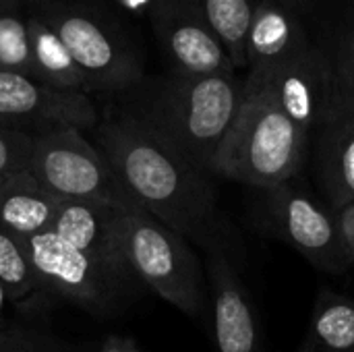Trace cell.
I'll return each instance as SVG.
<instances>
[{"label": "cell", "instance_id": "5bb4252c", "mask_svg": "<svg viewBox=\"0 0 354 352\" xmlns=\"http://www.w3.org/2000/svg\"><path fill=\"white\" fill-rule=\"evenodd\" d=\"M315 176L330 207L354 203V102L336 100L313 131Z\"/></svg>", "mask_w": 354, "mask_h": 352}, {"label": "cell", "instance_id": "603a6c76", "mask_svg": "<svg viewBox=\"0 0 354 352\" xmlns=\"http://www.w3.org/2000/svg\"><path fill=\"white\" fill-rule=\"evenodd\" d=\"M33 137L17 131L0 129V180L6 176L27 170L29 154H31Z\"/></svg>", "mask_w": 354, "mask_h": 352}, {"label": "cell", "instance_id": "8fae6325", "mask_svg": "<svg viewBox=\"0 0 354 352\" xmlns=\"http://www.w3.org/2000/svg\"><path fill=\"white\" fill-rule=\"evenodd\" d=\"M23 243L39 286L95 309L110 305L118 297L120 288L85 253L54 230L23 239Z\"/></svg>", "mask_w": 354, "mask_h": 352}, {"label": "cell", "instance_id": "6da1fadb", "mask_svg": "<svg viewBox=\"0 0 354 352\" xmlns=\"http://www.w3.org/2000/svg\"><path fill=\"white\" fill-rule=\"evenodd\" d=\"M93 133L122 191L137 205L207 255H230L228 224L209 174L118 106L100 116Z\"/></svg>", "mask_w": 354, "mask_h": 352}, {"label": "cell", "instance_id": "3957f363", "mask_svg": "<svg viewBox=\"0 0 354 352\" xmlns=\"http://www.w3.org/2000/svg\"><path fill=\"white\" fill-rule=\"evenodd\" d=\"M311 135L303 131L270 95L243 91V104L220 145L212 176L257 191L295 180L309 151Z\"/></svg>", "mask_w": 354, "mask_h": 352}, {"label": "cell", "instance_id": "cb8c5ba5", "mask_svg": "<svg viewBox=\"0 0 354 352\" xmlns=\"http://www.w3.org/2000/svg\"><path fill=\"white\" fill-rule=\"evenodd\" d=\"M330 210H332L342 247H344L351 263H354V203L340 205V207H330Z\"/></svg>", "mask_w": 354, "mask_h": 352}, {"label": "cell", "instance_id": "ffe728a7", "mask_svg": "<svg viewBox=\"0 0 354 352\" xmlns=\"http://www.w3.org/2000/svg\"><path fill=\"white\" fill-rule=\"evenodd\" d=\"M0 71L33 77L27 0H0Z\"/></svg>", "mask_w": 354, "mask_h": 352}, {"label": "cell", "instance_id": "8992f818", "mask_svg": "<svg viewBox=\"0 0 354 352\" xmlns=\"http://www.w3.org/2000/svg\"><path fill=\"white\" fill-rule=\"evenodd\" d=\"M27 170L60 201L116 207L131 201L104 154L79 129H58L33 137Z\"/></svg>", "mask_w": 354, "mask_h": 352}, {"label": "cell", "instance_id": "30bf717a", "mask_svg": "<svg viewBox=\"0 0 354 352\" xmlns=\"http://www.w3.org/2000/svg\"><path fill=\"white\" fill-rule=\"evenodd\" d=\"M245 89L270 95L309 135H313L338 100L334 73L319 44H311L305 52L259 79H245Z\"/></svg>", "mask_w": 354, "mask_h": 352}, {"label": "cell", "instance_id": "ac0fdd59", "mask_svg": "<svg viewBox=\"0 0 354 352\" xmlns=\"http://www.w3.org/2000/svg\"><path fill=\"white\" fill-rule=\"evenodd\" d=\"M234 68H247V39L259 0H195Z\"/></svg>", "mask_w": 354, "mask_h": 352}, {"label": "cell", "instance_id": "ba28073f", "mask_svg": "<svg viewBox=\"0 0 354 352\" xmlns=\"http://www.w3.org/2000/svg\"><path fill=\"white\" fill-rule=\"evenodd\" d=\"M100 114L89 93L46 85L25 73L0 71V129L37 137L58 129L93 131Z\"/></svg>", "mask_w": 354, "mask_h": 352}, {"label": "cell", "instance_id": "83f0119b", "mask_svg": "<svg viewBox=\"0 0 354 352\" xmlns=\"http://www.w3.org/2000/svg\"><path fill=\"white\" fill-rule=\"evenodd\" d=\"M299 352H319V351L313 346V342H311L309 338H305V340H303V344H301V349H299Z\"/></svg>", "mask_w": 354, "mask_h": 352}, {"label": "cell", "instance_id": "44dd1931", "mask_svg": "<svg viewBox=\"0 0 354 352\" xmlns=\"http://www.w3.org/2000/svg\"><path fill=\"white\" fill-rule=\"evenodd\" d=\"M0 288L10 301H21L39 288L23 239L0 228Z\"/></svg>", "mask_w": 354, "mask_h": 352}, {"label": "cell", "instance_id": "2e32d148", "mask_svg": "<svg viewBox=\"0 0 354 352\" xmlns=\"http://www.w3.org/2000/svg\"><path fill=\"white\" fill-rule=\"evenodd\" d=\"M60 199L44 189L29 170H19L0 180V228L29 239L52 230Z\"/></svg>", "mask_w": 354, "mask_h": 352}, {"label": "cell", "instance_id": "e0dca14e", "mask_svg": "<svg viewBox=\"0 0 354 352\" xmlns=\"http://www.w3.org/2000/svg\"><path fill=\"white\" fill-rule=\"evenodd\" d=\"M29 39L33 58V79L73 91H85V81L56 31L29 8Z\"/></svg>", "mask_w": 354, "mask_h": 352}, {"label": "cell", "instance_id": "9a60e30c", "mask_svg": "<svg viewBox=\"0 0 354 352\" xmlns=\"http://www.w3.org/2000/svg\"><path fill=\"white\" fill-rule=\"evenodd\" d=\"M303 19L278 4L259 0L247 39V77L259 79L311 46Z\"/></svg>", "mask_w": 354, "mask_h": 352}, {"label": "cell", "instance_id": "4fadbf2b", "mask_svg": "<svg viewBox=\"0 0 354 352\" xmlns=\"http://www.w3.org/2000/svg\"><path fill=\"white\" fill-rule=\"evenodd\" d=\"M120 207L87 201H60L52 230L85 253L120 290H124L135 278L122 249Z\"/></svg>", "mask_w": 354, "mask_h": 352}, {"label": "cell", "instance_id": "52a82bcc", "mask_svg": "<svg viewBox=\"0 0 354 352\" xmlns=\"http://www.w3.org/2000/svg\"><path fill=\"white\" fill-rule=\"evenodd\" d=\"M259 193L257 216L272 237L292 247L324 272L340 274L353 268L326 201H317L295 180L261 189Z\"/></svg>", "mask_w": 354, "mask_h": 352}, {"label": "cell", "instance_id": "5b68a950", "mask_svg": "<svg viewBox=\"0 0 354 352\" xmlns=\"http://www.w3.org/2000/svg\"><path fill=\"white\" fill-rule=\"evenodd\" d=\"M120 228L133 278L185 315L199 319L209 303V286L189 241L133 199L120 207Z\"/></svg>", "mask_w": 354, "mask_h": 352}, {"label": "cell", "instance_id": "f1b7e54d", "mask_svg": "<svg viewBox=\"0 0 354 352\" xmlns=\"http://www.w3.org/2000/svg\"><path fill=\"white\" fill-rule=\"evenodd\" d=\"M2 297H4V290L0 288V309H2Z\"/></svg>", "mask_w": 354, "mask_h": 352}, {"label": "cell", "instance_id": "4316f807", "mask_svg": "<svg viewBox=\"0 0 354 352\" xmlns=\"http://www.w3.org/2000/svg\"><path fill=\"white\" fill-rule=\"evenodd\" d=\"M56 2H68V0H27L29 6H44V4H56Z\"/></svg>", "mask_w": 354, "mask_h": 352}, {"label": "cell", "instance_id": "d4e9b609", "mask_svg": "<svg viewBox=\"0 0 354 352\" xmlns=\"http://www.w3.org/2000/svg\"><path fill=\"white\" fill-rule=\"evenodd\" d=\"M0 352H37L31 346H27L25 342L17 340L15 336L8 334H0Z\"/></svg>", "mask_w": 354, "mask_h": 352}, {"label": "cell", "instance_id": "f546056e", "mask_svg": "<svg viewBox=\"0 0 354 352\" xmlns=\"http://www.w3.org/2000/svg\"><path fill=\"white\" fill-rule=\"evenodd\" d=\"M353 268H354V263H353Z\"/></svg>", "mask_w": 354, "mask_h": 352}, {"label": "cell", "instance_id": "7c38bea8", "mask_svg": "<svg viewBox=\"0 0 354 352\" xmlns=\"http://www.w3.org/2000/svg\"><path fill=\"white\" fill-rule=\"evenodd\" d=\"M216 352H266L255 301L228 253L207 255Z\"/></svg>", "mask_w": 354, "mask_h": 352}, {"label": "cell", "instance_id": "d6986e66", "mask_svg": "<svg viewBox=\"0 0 354 352\" xmlns=\"http://www.w3.org/2000/svg\"><path fill=\"white\" fill-rule=\"evenodd\" d=\"M307 338L319 352H354V299L324 290L315 301Z\"/></svg>", "mask_w": 354, "mask_h": 352}, {"label": "cell", "instance_id": "7402d4cb", "mask_svg": "<svg viewBox=\"0 0 354 352\" xmlns=\"http://www.w3.org/2000/svg\"><path fill=\"white\" fill-rule=\"evenodd\" d=\"M334 73L340 100L354 102V0L348 4L344 19L330 48H324Z\"/></svg>", "mask_w": 354, "mask_h": 352}, {"label": "cell", "instance_id": "9c48e42d", "mask_svg": "<svg viewBox=\"0 0 354 352\" xmlns=\"http://www.w3.org/2000/svg\"><path fill=\"white\" fill-rule=\"evenodd\" d=\"M147 17L168 71L193 77L236 75L195 0H147Z\"/></svg>", "mask_w": 354, "mask_h": 352}, {"label": "cell", "instance_id": "277c9868", "mask_svg": "<svg viewBox=\"0 0 354 352\" xmlns=\"http://www.w3.org/2000/svg\"><path fill=\"white\" fill-rule=\"evenodd\" d=\"M29 8L62 39L83 75L85 93L120 95L145 77L135 39L108 4L100 0H68Z\"/></svg>", "mask_w": 354, "mask_h": 352}, {"label": "cell", "instance_id": "484cf974", "mask_svg": "<svg viewBox=\"0 0 354 352\" xmlns=\"http://www.w3.org/2000/svg\"><path fill=\"white\" fill-rule=\"evenodd\" d=\"M276 2H278V4H282V6H286L288 10L297 12V15L303 19V15L311 12V8L315 6V2H317V0H276Z\"/></svg>", "mask_w": 354, "mask_h": 352}, {"label": "cell", "instance_id": "7a4b0ae2", "mask_svg": "<svg viewBox=\"0 0 354 352\" xmlns=\"http://www.w3.org/2000/svg\"><path fill=\"white\" fill-rule=\"evenodd\" d=\"M245 79L236 75L143 77L116 104L212 176L220 145L243 104Z\"/></svg>", "mask_w": 354, "mask_h": 352}]
</instances>
